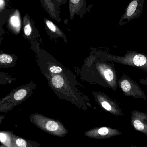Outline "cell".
Instances as JSON below:
<instances>
[{"mask_svg":"<svg viewBox=\"0 0 147 147\" xmlns=\"http://www.w3.org/2000/svg\"><path fill=\"white\" fill-rule=\"evenodd\" d=\"M97 60L100 62H116L123 65L136 67L147 72V55L133 51H127L123 56L114 55L108 52L101 51L97 55Z\"/></svg>","mask_w":147,"mask_h":147,"instance_id":"1","label":"cell"},{"mask_svg":"<svg viewBox=\"0 0 147 147\" xmlns=\"http://www.w3.org/2000/svg\"><path fill=\"white\" fill-rule=\"evenodd\" d=\"M96 70L99 76L108 86V88L116 92L117 89V71L112 62H98L96 64Z\"/></svg>","mask_w":147,"mask_h":147,"instance_id":"2","label":"cell"},{"mask_svg":"<svg viewBox=\"0 0 147 147\" xmlns=\"http://www.w3.org/2000/svg\"><path fill=\"white\" fill-rule=\"evenodd\" d=\"M118 84L125 96L133 97L135 99L147 100L145 93L140 86L125 74H123L118 80Z\"/></svg>","mask_w":147,"mask_h":147,"instance_id":"3","label":"cell"},{"mask_svg":"<svg viewBox=\"0 0 147 147\" xmlns=\"http://www.w3.org/2000/svg\"><path fill=\"white\" fill-rule=\"evenodd\" d=\"M144 2V0H133L129 3L119 19L118 26L124 25L132 20L140 18L143 11Z\"/></svg>","mask_w":147,"mask_h":147,"instance_id":"4","label":"cell"},{"mask_svg":"<svg viewBox=\"0 0 147 147\" xmlns=\"http://www.w3.org/2000/svg\"><path fill=\"white\" fill-rule=\"evenodd\" d=\"M96 96L98 102L106 111L117 117L123 116V112L116 101L111 99L104 93L100 92L96 94Z\"/></svg>","mask_w":147,"mask_h":147,"instance_id":"5","label":"cell"},{"mask_svg":"<svg viewBox=\"0 0 147 147\" xmlns=\"http://www.w3.org/2000/svg\"><path fill=\"white\" fill-rule=\"evenodd\" d=\"M131 125L136 130L147 136V111L134 110L131 113Z\"/></svg>","mask_w":147,"mask_h":147,"instance_id":"6","label":"cell"},{"mask_svg":"<svg viewBox=\"0 0 147 147\" xmlns=\"http://www.w3.org/2000/svg\"><path fill=\"white\" fill-rule=\"evenodd\" d=\"M93 134H94V137H95L105 139L119 136L122 133L117 129H112L109 127H102L96 129Z\"/></svg>","mask_w":147,"mask_h":147,"instance_id":"7","label":"cell"},{"mask_svg":"<svg viewBox=\"0 0 147 147\" xmlns=\"http://www.w3.org/2000/svg\"><path fill=\"white\" fill-rule=\"evenodd\" d=\"M52 85L57 88H61L64 84V80L61 76L56 75L51 79Z\"/></svg>","mask_w":147,"mask_h":147,"instance_id":"8","label":"cell"},{"mask_svg":"<svg viewBox=\"0 0 147 147\" xmlns=\"http://www.w3.org/2000/svg\"><path fill=\"white\" fill-rule=\"evenodd\" d=\"M11 25L16 30H19L20 27V21L19 17L17 15H13L10 19Z\"/></svg>","mask_w":147,"mask_h":147,"instance_id":"9","label":"cell"},{"mask_svg":"<svg viewBox=\"0 0 147 147\" xmlns=\"http://www.w3.org/2000/svg\"><path fill=\"white\" fill-rule=\"evenodd\" d=\"M45 128L50 131H55L58 129L59 125L55 121H49L46 123Z\"/></svg>","mask_w":147,"mask_h":147,"instance_id":"10","label":"cell"},{"mask_svg":"<svg viewBox=\"0 0 147 147\" xmlns=\"http://www.w3.org/2000/svg\"><path fill=\"white\" fill-rule=\"evenodd\" d=\"M27 94V92L25 89H20L17 91L14 94V98L16 100H20L23 99Z\"/></svg>","mask_w":147,"mask_h":147,"instance_id":"11","label":"cell"},{"mask_svg":"<svg viewBox=\"0 0 147 147\" xmlns=\"http://www.w3.org/2000/svg\"><path fill=\"white\" fill-rule=\"evenodd\" d=\"M0 61L2 63H10L13 61V58L9 55L2 54L0 55Z\"/></svg>","mask_w":147,"mask_h":147,"instance_id":"12","label":"cell"},{"mask_svg":"<svg viewBox=\"0 0 147 147\" xmlns=\"http://www.w3.org/2000/svg\"><path fill=\"white\" fill-rule=\"evenodd\" d=\"M49 70L51 73L53 74H60L63 71L61 67L56 66L51 67L49 68Z\"/></svg>","mask_w":147,"mask_h":147,"instance_id":"13","label":"cell"},{"mask_svg":"<svg viewBox=\"0 0 147 147\" xmlns=\"http://www.w3.org/2000/svg\"><path fill=\"white\" fill-rule=\"evenodd\" d=\"M46 25L48 28L52 31V32H55L56 31V27L55 26L53 23L50 20H47L46 22Z\"/></svg>","mask_w":147,"mask_h":147,"instance_id":"14","label":"cell"},{"mask_svg":"<svg viewBox=\"0 0 147 147\" xmlns=\"http://www.w3.org/2000/svg\"><path fill=\"white\" fill-rule=\"evenodd\" d=\"M16 144L19 147H26L27 145L26 142L21 138L17 139L16 140Z\"/></svg>","mask_w":147,"mask_h":147,"instance_id":"15","label":"cell"},{"mask_svg":"<svg viewBox=\"0 0 147 147\" xmlns=\"http://www.w3.org/2000/svg\"><path fill=\"white\" fill-rule=\"evenodd\" d=\"M32 32V28L30 24H27L24 27L25 34L26 36H29L30 35Z\"/></svg>","mask_w":147,"mask_h":147,"instance_id":"16","label":"cell"},{"mask_svg":"<svg viewBox=\"0 0 147 147\" xmlns=\"http://www.w3.org/2000/svg\"><path fill=\"white\" fill-rule=\"evenodd\" d=\"M6 139V136L5 134L3 133H0V140L1 141V142H4Z\"/></svg>","mask_w":147,"mask_h":147,"instance_id":"17","label":"cell"},{"mask_svg":"<svg viewBox=\"0 0 147 147\" xmlns=\"http://www.w3.org/2000/svg\"><path fill=\"white\" fill-rule=\"evenodd\" d=\"M140 82L142 85H147V78L141 79L140 80Z\"/></svg>","mask_w":147,"mask_h":147,"instance_id":"18","label":"cell"},{"mask_svg":"<svg viewBox=\"0 0 147 147\" xmlns=\"http://www.w3.org/2000/svg\"><path fill=\"white\" fill-rule=\"evenodd\" d=\"M4 6H5V1H3L2 0H1V1H0V7H1V9L3 8Z\"/></svg>","mask_w":147,"mask_h":147,"instance_id":"19","label":"cell"},{"mask_svg":"<svg viewBox=\"0 0 147 147\" xmlns=\"http://www.w3.org/2000/svg\"><path fill=\"white\" fill-rule=\"evenodd\" d=\"M71 2L74 3V4H77L78 2H80V1H77V0H76V1H71Z\"/></svg>","mask_w":147,"mask_h":147,"instance_id":"20","label":"cell"},{"mask_svg":"<svg viewBox=\"0 0 147 147\" xmlns=\"http://www.w3.org/2000/svg\"><path fill=\"white\" fill-rule=\"evenodd\" d=\"M129 147H137V146H134V145H132V146H130Z\"/></svg>","mask_w":147,"mask_h":147,"instance_id":"21","label":"cell"}]
</instances>
